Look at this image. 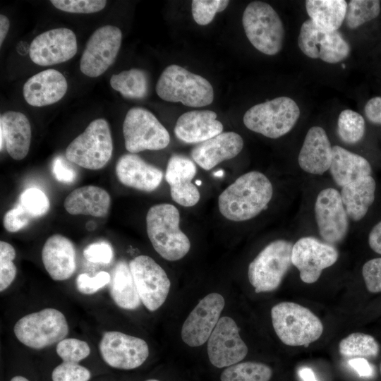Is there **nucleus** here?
Here are the masks:
<instances>
[{"instance_id":"obj_27","label":"nucleus","mask_w":381,"mask_h":381,"mask_svg":"<svg viewBox=\"0 0 381 381\" xmlns=\"http://www.w3.org/2000/svg\"><path fill=\"white\" fill-rule=\"evenodd\" d=\"M332 158V147L325 131L320 126L311 127L298 154L300 167L308 173L321 175L329 169Z\"/></svg>"},{"instance_id":"obj_49","label":"nucleus","mask_w":381,"mask_h":381,"mask_svg":"<svg viewBox=\"0 0 381 381\" xmlns=\"http://www.w3.org/2000/svg\"><path fill=\"white\" fill-rule=\"evenodd\" d=\"M364 113L370 123L381 125V97L370 99L365 105Z\"/></svg>"},{"instance_id":"obj_13","label":"nucleus","mask_w":381,"mask_h":381,"mask_svg":"<svg viewBox=\"0 0 381 381\" xmlns=\"http://www.w3.org/2000/svg\"><path fill=\"white\" fill-rule=\"evenodd\" d=\"M301 51L308 57L337 64L350 54L349 44L338 31L327 32L318 28L310 19L303 22L298 37Z\"/></svg>"},{"instance_id":"obj_43","label":"nucleus","mask_w":381,"mask_h":381,"mask_svg":"<svg viewBox=\"0 0 381 381\" xmlns=\"http://www.w3.org/2000/svg\"><path fill=\"white\" fill-rule=\"evenodd\" d=\"M51 3L58 9L75 13H92L102 10L107 1L104 0H52Z\"/></svg>"},{"instance_id":"obj_56","label":"nucleus","mask_w":381,"mask_h":381,"mask_svg":"<svg viewBox=\"0 0 381 381\" xmlns=\"http://www.w3.org/2000/svg\"><path fill=\"white\" fill-rule=\"evenodd\" d=\"M202 183V181L200 180H196L195 181V184L198 185V186H200Z\"/></svg>"},{"instance_id":"obj_30","label":"nucleus","mask_w":381,"mask_h":381,"mask_svg":"<svg viewBox=\"0 0 381 381\" xmlns=\"http://www.w3.org/2000/svg\"><path fill=\"white\" fill-rule=\"evenodd\" d=\"M376 183L368 176L341 187V198L348 216L359 221L366 214L375 200Z\"/></svg>"},{"instance_id":"obj_33","label":"nucleus","mask_w":381,"mask_h":381,"mask_svg":"<svg viewBox=\"0 0 381 381\" xmlns=\"http://www.w3.org/2000/svg\"><path fill=\"white\" fill-rule=\"evenodd\" d=\"M110 85L125 98L142 99L148 93V75L144 70L131 68L112 75Z\"/></svg>"},{"instance_id":"obj_53","label":"nucleus","mask_w":381,"mask_h":381,"mask_svg":"<svg viewBox=\"0 0 381 381\" xmlns=\"http://www.w3.org/2000/svg\"><path fill=\"white\" fill-rule=\"evenodd\" d=\"M298 374L302 381H318L310 368L302 367L298 370Z\"/></svg>"},{"instance_id":"obj_20","label":"nucleus","mask_w":381,"mask_h":381,"mask_svg":"<svg viewBox=\"0 0 381 381\" xmlns=\"http://www.w3.org/2000/svg\"><path fill=\"white\" fill-rule=\"evenodd\" d=\"M196 171L194 162L186 156L174 154L168 161L165 179L170 186L171 198L180 205L191 207L200 200V192L191 182Z\"/></svg>"},{"instance_id":"obj_58","label":"nucleus","mask_w":381,"mask_h":381,"mask_svg":"<svg viewBox=\"0 0 381 381\" xmlns=\"http://www.w3.org/2000/svg\"><path fill=\"white\" fill-rule=\"evenodd\" d=\"M380 373H381V366H380Z\"/></svg>"},{"instance_id":"obj_57","label":"nucleus","mask_w":381,"mask_h":381,"mask_svg":"<svg viewBox=\"0 0 381 381\" xmlns=\"http://www.w3.org/2000/svg\"><path fill=\"white\" fill-rule=\"evenodd\" d=\"M146 381H159L158 380H155V379H150V380H147Z\"/></svg>"},{"instance_id":"obj_7","label":"nucleus","mask_w":381,"mask_h":381,"mask_svg":"<svg viewBox=\"0 0 381 381\" xmlns=\"http://www.w3.org/2000/svg\"><path fill=\"white\" fill-rule=\"evenodd\" d=\"M112 152L109 125L105 119H97L68 145L65 157L83 168L97 170L107 164Z\"/></svg>"},{"instance_id":"obj_12","label":"nucleus","mask_w":381,"mask_h":381,"mask_svg":"<svg viewBox=\"0 0 381 381\" xmlns=\"http://www.w3.org/2000/svg\"><path fill=\"white\" fill-rule=\"evenodd\" d=\"M122 32L114 25H104L90 37L80 61V69L95 78L104 73L115 61L121 47Z\"/></svg>"},{"instance_id":"obj_26","label":"nucleus","mask_w":381,"mask_h":381,"mask_svg":"<svg viewBox=\"0 0 381 381\" xmlns=\"http://www.w3.org/2000/svg\"><path fill=\"white\" fill-rule=\"evenodd\" d=\"M31 126L21 112L8 111L0 116V149L4 145L8 155L16 160L25 158L30 149Z\"/></svg>"},{"instance_id":"obj_52","label":"nucleus","mask_w":381,"mask_h":381,"mask_svg":"<svg viewBox=\"0 0 381 381\" xmlns=\"http://www.w3.org/2000/svg\"><path fill=\"white\" fill-rule=\"evenodd\" d=\"M10 26V23L8 18L3 15H0V45L2 44L4 41L6 35L8 33Z\"/></svg>"},{"instance_id":"obj_15","label":"nucleus","mask_w":381,"mask_h":381,"mask_svg":"<svg viewBox=\"0 0 381 381\" xmlns=\"http://www.w3.org/2000/svg\"><path fill=\"white\" fill-rule=\"evenodd\" d=\"M338 257L337 250L331 244L306 236L293 245L291 262L298 270L301 279L312 284L318 281L324 269L337 262Z\"/></svg>"},{"instance_id":"obj_23","label":"nucleus","mask_w":381,"mask_h":381,"mask_svg":"<svg viewBox=\"0 0 381 381\" xmlns=\"http://www.w3.org/2000/svg\"><path fill=\"white\" fill-rule=\"evenodd\" d=\"M42 260L45 270L55 281L69 279L76 269L75 247L68 238L54 234L44 243Z\"/></svg>"},{"instance_id":"obj_8","label":"nucleus","mask_w":381,"mask_h":381,"mask_svg":"<svg viewBox=\"0 0 381 381\" xmlns=\"http://www.w3.org/2000/svg\"><path fill=\"white\" fill-rule=\"evenodd\" d=\"M68 331L65 315L59 310L51 308L23 316L13 327L18 341L34 349L59 343L65 339Z\"/></svg>"},{"instance_id":"obj_36","label":"nucleus","mask_w":381,"mask_h":381,"mask_svg":"<svg viewBox=\"0 0 381 381\" xmlns=\"http://www.w3.org/2000/svg\"><path fill=\"white\" fill-rule=\"evenodd\" d=\"M365 123L363 117L351 110H343L337 120V134L340 140L346 144H355L363 137Z\"/></svg>"},{"instance_id":"obj_29","label":"nucleus","mask_w":381,"mask_h":381,"mask_svg":"<svg viewBox=\"0 0 381 381\" xmlns=\"http://www.w3.org/2000/svg\"><path fill=\"white\" fill-rule=\"evenodd\" d=\"M329 171L334 182L343 187L360 179L371 176L372 169L363 157L334 145Z\"/></svg>"},{"instance_id":"obj_14","label":"nucleus","mask_w":381,"mask_h":381,"mask_svg":"<svg viewBox=\"0 0 381 381\" xmlns=\"http://www.w3.org/2000/svg\"><path fill=\"white\" fill-rule=\"evenodd\" d=\"M99 350L106 363L122 370L140 366L149 356V347L145 340L118 331L104 332Z\"/></svg>"},{"instance_id":"obj_41","label":"nucleus","mask_w":381,"mask_h":381,"mask_svg":"<svg viewBox=\"0 0 381 381\" xmlns=\"http://www.w3.org/2000/svg\"><path fill=\"white\" fill-rule=\"evenodd\" d=\"M32 217L45 214L49 209V200L41 190L31 188L23 191L19 203Z\"/></svg>"},{"instance_id":"obj_17","label":"nucleus","mask_w":381,"mask_h":381,"mask_svg":"<svg viewBox=\"0 0 381 381\" xmlns=\"http://www.w3.org/2000/svg\"><path fill=\"white\" fill-rule=\"evenodd\" d=\"M224 305V297L218 293H210L202 298L182 325L183 341L191 347L205 344L216 327Z\"/></svg>"},{"instance_id":"obj_9","label":"nucleus","mask_w":381,"mask_h":381,"mask_svg":"<svg viewBox=\"0 0 381 381\" xmlns=\"http://www.w3.org/2000/svg\"><path fill=\"white\" fill-rule=\"evenodd\" d=\"M293 245L286 240H277L264 248L250 263L248 277L256 293L277 289L289 271Z\"/></svg>"},{"instance_id":"obj_11","label":"nucleus","mask_w":381,"mask_h":381,"mask_svg":"<svg viewBox=\"0 0 381 381\" xmlns=\"http://www.w3.org/2000/svg\"><path fill=\"white\" fill-rule=\"evenodd\" d=\"M129 267L142 303L155 311L165 302L171 282L164 269L151 257L139 255L129 262Z\"/></svg>"},{"instance_id":"obj_51","label":"nucleus","mask_w":381,"mask_h":381,"mask_svg":"<svg viewBox=\"0 0 381 381\" xmlns=\"http://www.w3.org/2000/svg\"><path fill=\"white\" fill-rule=\"evenodd\" d=\"M368 243L372 250L381 254V221L371 229L369 234Z\"/></svg>"},{"instance_id":"obj_18","label":"nucleus","mask_w":381,"mask_h":381,"mask_svg":"<svg viewBox=\"0 0 381 381\" xmlns=\"http://www.w3.org/2000/svg\"><path fill=\"white\" fill-rule=\"evenodd\" d=\"M315 215L319 234L325 243L335 244L345 238L349 230V216L338 190L328 188L319 193Z\"/></svg>"},{"instance_id":"obj_38","label":"nucleus","mask_w":381,"mask_h":381,"mask_svg":"<svg viewBox=\"0 0 381 381\" xmlns=\"http://www.w3.org/2000/svg\"><path fill=\"white\" fill-rule=\"evenodd\" d=\"M228 0H193L191 11L195 22L200 25L210 23L216 13L222 12L227 7Z\"/></svg>"},{"instance_id":"obj_2","label":"nucleus","mask_w":381,"mask_h":381,"mask_svg":"<svg viewBox=\"0 0 381 381\" xmlns=\"http://www.w3.org/2000/svg\"><path fill=\"white\" fill-rule=\"evenodd\" d=\"M179 223V211L168 203L152 206L146 215L148 238L156 252L169 261L183 258L190 248V240Z\"/></svg>"},{"instance_id":"obj_46","label":"nucleus","mask_w":381,"mask_h":381,"mask_svg":"<svg viewBox=\"0 0 381 381\" xmlns=\"http://www.w3.org/2000/svg\"><path fill=\"white\" fill-rule=\"evenodd\" d=\"M111 246L106 241L88 245L83 250L85 258L93 263L108 264L113 258Z\"/></svg>"},{"instance_id":"obj_5","label":"nucleus","mask_w":381,"mask_h":381,"mask_svg":"<svg viewBox=\"0 0 381 381\" xmlns=\"http://www.w3.org/2000/svg\"><path fill=\"white\" fill-rule=\"evenodd\" d=\"M242 24L248 40L262 54L273 56L282 50L284 25L278 13L267 3L250 2L243 11Z\"/></svg>"},{"instance_id":"obj_47","label":"nucleus","mask_w":381,"mask_h":381,"mask_svg":"<svg viewBox=\"0 0 381 381\" xmlns=\"http://www.w3.org/2000/svg\"><path fill=\"white\" fill-rule=\"evenodd\" d=\"M31 218L32 217L19 204L5 214L3 224L6 231L14 233L27 226Z\"/></svg>"},{"instance_id":"obj_22","label":"nucleus","mask_w":381,"mask_h":381,"mask_svg":"<svg viewBox=\"0 0 381 381\" xmlns=\"http://www.w3.org/2000/svg\"><path fill=\"white\" fill-rule=\"evenodd\" d=\"M115 171L122 184L145 192L157 189L163 178L162 171L133 153L120 157Z\"/></svg>"},{"instance_id":"obj_16","label":"nucleus","mask_w":381,"mask_h":381,"mask_svg":"<svg viewBox=\"0 0 381 381\" xmlns=\"http://www.w3.org/2000/svg\"><path fill=\"white\" fill-rule=\"evenodd\" d=\"M248 347L239 334V328L231 318L223 316L207 340V355L217 368L229 367L242 361Z\"/></svg>"},{"instance_id":"obj_24","label":"nucleus","mask_w":381,"mask_h":381,"mask_svg":"<svg viewBox=\"0 0 381 381\" xmlns=\"http://www.w3.org/2000/svg\"><path fill=\"white\" fill-rule=\"evenodd\" d=\"M68 88L64 75L55 69H47L30 77L23 85V96L33 107H44L59 101Z\"/></svg>"},{"instance_id":"obj_19","label":"nucleus","mask_w":381,"mask_h":381,"mask_svg":"<svg viewBox=\"0 0 381 381\" xmlns=\"http://www.w3.org/2000/svg\"><path fill=\"white\" fill-rule=\"evenodd\" d=\"M77 52V40L70 29L59 28L45 31L32 41L29 56L39 66L55 65L68 61Z\"/></svg>"},{"instance_id":"obj_45","label":"nucleus","mask_w":381,"mask_h":381,"mask_svg":"<svg viewBox=\"0 0 381 381\" xmlns=\"http://www.w3.org/2000/svg\"><path fill=\"white\" fill-rule=\"evenodd\" d=\"M362 274L367 289L371 293L381 292V258L366 262Z\"/></svg>"},{"instance_id":"obj_42","label":"nucleus","mask_w":381,"mask_h":381,"mask_svg":"<svg viewBox=\"0 0 381 381\" xmlns=\"http://www.w3.org/2000/svg\"><path fill=\"white\" fill-rule=\"evenodd\" d=\"M90 370L75 362L63 361L52 371V381H88Z\"/></svg>"},{"instance_id":"obj_39","label":"nucleus","mask_w":381,"mask_h":381,"mask_svg":"<svg viewBox=\"0 0 381 381\" xmlns=\"http://www.w3.org/2000/svg\"><path fill=\"white\" fill-rule=\"evenodd\" d=\"M16 250L10 243L0 242V291L6 290L16 278L17 269L13 262Z\"/></svg>"},{"instance_id":"obj_32","label":"nucleus","mask_w":381,"mask_h":381,"mask_svg":"<svg viewBox=\"0 0 381 381\" xmlns=\"http://www.w3.org/2000/svg\"><path fill=\"white\" fill-rule=\"evenodd\" d=\"M305 6L318 28L332 32L338 30L345 20L348 4L344 0H307Z\"/></svg>"},{"instance_id":"obj_4","label":"nucleus","mask_w":381,"mask_h":381,"mask_svg":"<svg viewBox=\"0 0 381 381\" xmlns=\"http://www.w3.org/2000/svg\"><path fill=\"white\" fill-rule=\"evenodd\" d=\"M273 328L279 339L291 346H308L317 341L323 325L310 309L294 302H282L271 309Z\"/></svg>"},{"instance_id":"obj_31","label":"nucleus","mask_w":381,"mask_h":381,"mask_svg":"<svg viewBox=\"0 0 381 381\" xmlns=\"http://www.w3.org/2000/svg\"><path fill=\"white\" fill-rule=\"evenodd\" d=\"M110 295L114 303L125 310H135L142 303L129 265L125 261L118 262L112 270Z\"/></svg>"},{"instance_id":"obj_34","label":"nucleus","mask_w":381,"mask_h":381,"mask_svg":"<svg viewBox=\"0 0 381 381\" xmlns=\"http://www.w3.org/2000/svg\"><path fill=\"white\" fill-rule=\"evenodd\" d=\"M380 351L375 339L369 334L353 332L341 339L339 351L343 356L350 358H375Z\"/></svg>"},{"instance_id":"obj_40","label":"nucleus","mask_w":381,"mask_h":381,"mask_svg":"<svg viewBox=\"0 0 381 381\" xmlns=\"http://www.w3.org/2000/svg\"><path fill=\"white\" fill-rule=\"evenodd\" d=\"M58 356L65 362L79 363L90 353L88 344L75 338H65L60 341L56 348Z\"/></svg>"},{"instance_id":"obj_21","label":"nucleus","mask_w":381,"mask_h":381,"mask_svg":"<svg viewBox=\"0 0 381 381\" xmlns=\"http://www.w3.org/2000/svg\"><path fill=\"white\" fill-rule=\"evenodd\" d=\"M243 147L242 137L235 132H222L197 144L191 150L194 162L205 170H210L223 161L238 155Z\"/></svg>"},{"instance_id":"obj_35","label":"nucleus","mask_w":381,"mask_h":381,"mask_svg":"<svg viewBox=\"0 0 381 381\" xmlns=\"http://www.w3.org/2000/svg\"><path fill=\"white\" fill-rule=\"evenodd\" d=\"M272 369L258 362L238 363L227 367L221 374V381H269Z\"/></svg>"},{"instance_id":"obj_3","label":"nucleus","mask_w":381,"mask_h":381,"mask_svg":"<svg viewBox=\"0 0 381 381\" xmlns=\"http://www.w3.org/2000/svg\"><path fill=\"white\" fill-rule=\"evenodd\" d=\"M156 92L164 101L181 102L190 107L209 105L214 99L213 87L207 79L176 64L168 66L162 71Z\"/></svg>"},{"instance_id":"obj_10","label":"nucleus","mask_w":381,"mask_h":381,"mask_svg":"<svg viewBox=\"0 0 381 381\" xmlns=\"http://www.w3.org/2000/svg\"><path fill=\"white\" fill-rule=\"evenodd\" d=\"M123 135L126 149L133 154L162 150L170 142L165 127L152 112L142 107L128 110L123 123Z\"/></svg>"},{"instance_id":"obj_54","label":"nucleus","mask_w":381,"mask_h":381,"mask_svg":"<svg viewBox=\"0 0 381 381\" xmlns=\"http://www.w3.org/2000/svg\"><path fill=\"white\" fill-rule=\"evenodd\" d=\"M10 381H29L26 377L18 375L13 377Z\"/></svg>"},{"instance_id":"obj_50","label":"nucleus","mask_w":381,"mask_h":381,"mask_svg":"<svg viewBox=\"0 0 381 381\" xmlns=\"http://www.w3.org/2000/svg\"><path fill=\"white\" fill-rule=\"evenodd\" d=\"M349 365L361 377H371L373 368L364 358H353L349 361Z\"/></svg>"},{"instance_id":"obj_48","label":"nucleus","mask_w":381,"mask_h":381,"mask_svg":"<svg viewBox=\"0 0 381 381\" xmlns=\"http://www.w3.org/2000/svg\"><path fill=\"white\" fill-rule=\"evenodd\" d=\"M52 170L56 179L61 183H71L76 179V171L61 156L54 159Z\"/></svg>"},{"instance_id":"obj_28","label":"nucleus","mask_w":381,"mask_h":381,"mask_svg":"<svg viewBox=\"0 0 381 381\" xmlns=\"http://www.w3.org/2000/svg\"><path fill=\"white\" fill-rule=\"evenodd\" d=\"M111 197L98 186H85L73 190L65 199V210L71 214L104 217L109 212Z\"/></svg>"},{"instance_id":"obj_37","label":"nucleus","mask_w":381,"mask_h":381,"mask_svg":"<svg viewBox=\"0 0 381 381\" xmlns=\"http://www.w3.org/2000/svg\"><path fill=\"white\" fill-rule=\"evenodd\" d=\"M380 12V1L377 0H351L348 4L345 21L346 26L356 29L377 18Z\"/></svg>"},{"instance_id":"obj_44","label":"nucleus","mask_w":381,"mask_h":381,"mask_svg":"<svg viewBox=\"0 0 381 381\" xmlns=\"http://www.w3.org/2000/svg\"><path fill=\"white\" fill-rule=\"evenodd\" d=\"M111 281V275L104 271L99 272L91 277L87 274H79L75 281L76 288L83 294H92L104 287Z\"/></svg>"},{"instance_id":"obj_6","label":"nucleus","mask_w":381,"mask_h":381,"mask_svg":"<svg viewBox=\"0 0 381 381\" xmlns=\"http://www.w3.org/2000/svg\"><path fill=\"white\" fill-rule=\"evenodd\" d=\"M299 116V107L293 99L279 97L253 106L246 111L243 121L249 130L274 139L289 133Z\"/></svg>"},{"instance_id":"obj_55","label":"nucleus","mask_w":381,"mask_h":381,"mask_svg":"<svg viewBox=\"0 0 381 381\" xmlns=\"http://www.w3.org/2000/svg\"><path fill=\"white\" fill-rule=\"evenodd\" d=\"M224 171L223 170H219L213 173L214 176L215 177H222L224 176Z\"/></svg>"},{"instance_id":"obj_25","label":"nucleus","mask_w":381,"mask_h":381,"mask_svg":"<svg viewBox=\"0 0 381 381\" xmlns=\"http://www.w3.org/2000/svg\"><path fill=\"white\" fill-rule=\"evenodd\" d=\"M222 123L211 110H194L181 115L174 127V134L181 141L198 144L221 133Z\"/></svg>"},{"instance_id":"obj_1","label":"nucleus","mask_w":381,"mask_h":381,"mask_svg":"<svg viewBox=\"0 0 381 381\" xmlns=\"http://www.w3.org/2000/svg\"><path fill=\"white\" fill-rule=\"evenodd\" d=\"M272 194L268 178L261 172L250 171L239 176L219 195V210L231 221L248 220L267 208Z\"/></svg>"}]
</instances>
